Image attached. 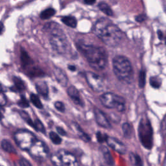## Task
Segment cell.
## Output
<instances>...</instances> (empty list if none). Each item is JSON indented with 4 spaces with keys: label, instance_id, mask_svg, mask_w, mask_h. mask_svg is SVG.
Wrapping results in <instances>:
<instances>
[{
    "label": "cell",
    "instance_id": "obj_41",
    "mask_svg": "<svg viewBox=\"0 0 166 166\" xmlns=\"http://www.w3.org/2000/svg\"><path fill=\"white\" fill-rule=\"evenodd\" d=\"M6 91V88H5V86L2 84L1 82H0V92L4 93Z\"/></svg>",
    "mask_w": 166,
    "mask_h": 166
},
{
    "label": "cell",
    "instance_id": "obj_21",
    "mask_svg": "<svg viewBox=\"0 0 166 166\" xmlns=\"http://www.w3.org/2000/svg\"><path fill=\"white\" fill-rule=\"evenodd\" d=\"M61 20L65 25H66L67 26H68L70 27L75 28L77 27V20L73 16H64L62 18Z\"/></svg>",
    "mask_w": 166,
    "mask_h": 166
},
{
    "label": "cell",
    "instance_id": "obj_25",
    "mask_svg": "<svg viewBox=\"0 0 166 166\" xmlns=\"http://www.w3.org/2000/svg\"><path fill=\"white\" fill-rule=\"evenodd\" d=\"M30 100L33 104L34 106L39 109L43 108V104L40 99L39 97L35 94H31L30 95Z\"/></svg>",
    "mask_w": 166,
    "mask_h": 166
},
{
    "label": "cell",
    "instance_id": "obj_29",
    "mask_svg": "<svg viewBox=\"0 0 166 166\" xmlns=\"http://www.w3.org/2000/svg\"><path fill=\"white\" fill-rule=\"evenodd\" d=\"M34 123H35V129L36 131L42 132L44 134L46 133V128H45L44 124L40 119H36L34 122Z\"/></svg>",
    "mask_w": 166,
    "mask_h": 166
},
{
    "label": "cell",
    "instance_id": "obj_17",
    "mask_svg": "<svg viewBox=\"0 0 166 166\" xmlns=\"http://www.w3.org/2000/svg\"><path fill=\"white\" fill-rule=\"evenodd\" d=\"M13 81H14V86L11 88L12 92H21L25 89V86L24 81L21 79L17 77H13Z\"/></svg>",
    "mask_w": 166,
    "mask_h": 166
},
{
    "label": "cell",
    "instance_id": "obj_1",
    "mask_svg": "<svg viewBox=\"0 0 166 166\" xmlns=\"http://www.w3.org/2000/svg\"><path fill=\"white\" fill-rule=\"evenodd\" d=\"M94 33L109 47H117L123 39L120 29L108 18L98 20L93 27Z\"/></svg>",
    "mask_w": 166,
    "mask_h": 166
},
{
    "label": "cell",
    "instance_id": "obj_47",
    "mask_svg": "<svg viewBox=\"0 0 166 166\" xmlns=\"http://www.w3.org/2000/svg\"><path fill=\"white\" fill-rule=\"evenodd\" d=\"M165 45H166V38H165Z\"/></svg>",
    "mask_w": 166,
    "mask_h": 166
},
{
    "label": "cell",
    "instance_id": "obj_8",
    "mask_svg": "<svg viewBox=\"0 0 166 166\" xmlns=\"http://www.w3.org/2000/svg\"><path fill=\"white\" fill-rule=\"evenodd\" d=\"M14 139L16 145L22 150H28L37 140L33 133L27 130H19L14 133Z\"/></svg>",
    "mask_w": 166,
    "mask_h": 166
},
{
    "label": "cell",
    "instance_id": "obj_43",
    "mask_svg": "<svg viewBox=\"0 0 166 166\" xmlns=\"http://www.w3.org/2000/svg\"><path fill=\"white\" fill-rule=\"evenodd\" d=\"M158 38H159V39H160V40H162L163 37H164V35H163V34H162V33L161 31H158Z\"/></svg>",
    "mask_w": 166,
    "mask_h": 166
},
{
    "label": "cell",
    "instance_id": "obj_9",
    "mask_svg": "<svg viewBox=\"0 0 166 166\" xmlns=\"http://www.w3.org/2000/svg\"><path fill=\"white\" fill-rule=\"evenodd\" d=\"M85 77L88 85L94 92H100L104 90V82L99 75L92 71H87L85 73Z\"/></svg>",
    "mask_w": 166,
    "mask_h": 166
},
{
    "label": "cell",
    "instance_id": "obj_28",
    "mask_svg": "<svg viewBox=\"0 0 166 166\" xmlns=\"http://www.w3.org/2000/svg\"><path fill=\"white\" fill-rule=\"evenodd\" d=\"M49 138L51 141L55 145H60L62 141V138L60 137V136L56 132L53 131L49 132Z\"/></svg>",
    "mask_w": 166,
    "mask_h": 166
},
{
    "label": "cell",
    "instance_id": "obj_14",
    "mask_svg": "<svg viewBox=\"0 0 166 166\" xmlns=\"http://www.w3.org/2000/svg\"><path fill=\"white\" fill-rule=\"evenodd\" d=\"M55 77L59 84L62 86H66L68 83V78H67L65 72L58 67H55L53 70Z\"/></svg>",
    "mask_w": 166,
    "mask_h": 166
},
{
    "label": "cell",
    "instance_id": "obj_45",
    "mask_svg": "<svg viewBox=\"0 0 166 166\" xmlns=\"http://www.w3.org/2000/svg\"><path fill=\"white\" fill-rule=\"evenodd\" d=\"M3 118H4L3 115L2 114L1 112H0V121H2V120L3 119Z\"/></svg>",
    "mask_w": 166,
    "mask_h": 166
},
{
    "label": "cell",
    "instance_id": "obj_38",
    "mask_svg": "<svg viewBox=\"0 0 166 166\" xmlns=\"http://www.w3.org/2000/svg\"><path fill=\"white\" fill-rule=\"evenodd\" d=\"M146 19H147V16H146V15L144 14H141L138 15V16H136V21L138 22H140V23H141V22L144 21Z\"/></svg>",
    "mask_w": 166,
    "mask_h": 166
},
{
    "label": "cell",
    "instance_id": "obj_15",
    "mask_svg": "<svg viewBox=\"0 0 166 166\" xmlns=\"http://www.w3.org/2000/svg\"><path fill=\"white\" fill-rule=\"evenodd\" d=\"M36 89L38 93L45 98H47L49 94V89L47 84L44 81H39L36 84Z\"/></svg>",
    "mask_w": 166,
    "mask_h": 166
},
{
    "label": "cell",
    "instance_id": "obj_16",
    "mask_svg": "<svg viewBox=\"0 0 166 166\" xmlns=\"http://www.w3.org/2000/svg\"><path fill=\"white\" fill-rule=\"evenodd\" d=\"M101 152L103 155V158L105 163L109 166H113L114 165V159L113 158L112 154L110 153L108 149L106 147H101Z\"/></svg>",
    "mask_w": 166,
    "mask_h": 166
},
{
    "label": "cell",
    "instance_id": "obj_32",
    "mask_svg": "<svg viewBox=\"0 0 166 166\" xmlns=\"http://www.w3.org/2000/svg\"><path fill=\"white\" fill-rule=\"evenodd\" d=\"M108 138V136L107 134H104L101 132L99 131L96 133V138L97 140V141L100 143L106 142Z\"/></svg>",
    "mask_w": 166,
    "mask_h": 166
},
{
    "label": "cell",
    "instance_id": "obj_34",
    "mask_svg": "<svg viewBox=\"0 0 166 166\" xmlns=\"http://www.w3.org/2000/svg\"><path fill=\"white\" fill-rule=\"evenodd\" d=\"M161 132L164 138L166 139V116L164 118L161 123Z\"/></svg>",
    "mask_w": 166,
    "mask_h": 166
},
{
    "label": "cell",
    "instance_id": "obj_13",
    "mask_svg": "<svg viewBox=\"0 0 166 166\" xmlns=\"http://www.w3.org/2000/svg\"><path fill=\"white\" fill-rule=\"evenodd\" d=\"M67 94H68V95L75 104L79 105L80 107H84V102H83L82 99H81V95L76 88L73 86H71L67 89Z\"/></svg>",
    "mask_w": 166,
    "mask_h": 166
},
{
    "label": "cell",
    "instance_id": "obj_44",
    "mask_svg": "<svg viewBox=\"0 0 166 166\" xmlns=\"http://www.w3.org/2000/svg\"><path fill=\"white\" fill-rule=\"evenodd\" d=\"M68 68L70 70L72 71H75V70H76V67H75V66H73V65H70L68 66Z\"/></svg>",
    "mask_w": 166,
    "mask_h": 166
},
{
    "label": "cell",
    "instance_id": "obj_11",
    "mask_svg": "<svg viewBox=\"0 0 166 166\" xmlns=\"http://www.w3.org/2000/svg\"><path fill=\"white\" fill-rule=\"evenodd\" d=\"M106 142L111 149L115 150L116 152L118 153L119 154H124L127 153V148L124 145V143L120 141L118 139L114 137L108 136Z\"/></svg>",
    "mask_w": 166,
    "mask_h": 166
},
{
    "label": "cell",
    "instance_id": "obj_35",
    "mask_svg": "<svg viewBox=\"0 0 166 166\" xmlns=\"http://www.w3.org/2000/svg\"><path fill=\"white\" fill-rule=\"evenodd\" d=\"M55 108L60 112H65V106L63 103L60 101H57L55 103Z\"/></svg>",
    "mask_w": 166,
    "mask_h": 166
},
{
    "label": "cell",
    "instance_id": "obj_7",
    "mask_svg": "<svg viewBox=\"0 0 166 166\" xmlns=\"http://www.w3.org/2000/svg\"><path fill=\"white\" fill-rule=\"evenodd\" d=\"M51 161L54 166H80L75 156L65 150H59L52 154Z\"/></svg>",
    "mask_w": 166,
    "mask_h": 166
},
{
    "label": "cell",
    "instance_id": "obj_48",
    "mask_svg": "<svg viewBox=\"0 0 166 166\" xmlns=\"http://www.w3.org/2000/svg\"><path fill=\"white\" fill-rule=\"evenodd\" d=\"M0 166H3V165H0Z\"/></svg>",
    "mask_w": 166,
    "mask_h": 166
},
{
    "label": "cell",
    "instance_id": "obj_46",
    "mask_svg": "<svg viewBox=\"0 0 166 166\" xmlns=\"http://www.w3.org/2000/svg\"><path fill=\"white\" fill-rule=\"evenodd\" d=\"M164 166H166V158H165V159L164 163Z\"/></svg>",
    "mask_w": 166,
    "mask_h": 166
},
{
    "label": "cell",
    "instance_id": "obj_40",
    "mask_svg": "<svg viewBox=\"0 0 166 166\" xmlns=\"http://www.w3.org/2000/svg\"><path fill=\"white\" fill-rule=\"evenodd\" d=\"M95 1L96 0H84L85 3L88 5H93L95 2Z\"/></svg>",
    "mask_w": 166,
    "mask_h": 166
},
{
    "label": "cell",
    "instance_id": "obj_23",
    "mask_svg": "<svg viewBox=\"0 0 166 166\" xmlns=\"http://www.w3.org/2000/svg\"><path fill=\"white\" fill-rule=\"evenodd\" d=\"M98 7H99V9L100 11H101L104 14L107 15V16H113L112 10L110 9V7H109V5L108 4H107L106 3L100 2L99 3V5H98Z\"/></svg>",
    "mask_w": 166,
    "mask_h": 166
},
{
    "label": "cell",
    "instance_id": "obj_12",
    "mask_svg": "<svg viewBox=\"0 0 166 166\" xmlns=\"http://www.w3.org/2000/svg\"><path fill=\"white\" fill-rule=\"evenodd\" d=\"M94 116L95 122L97 125L104 128V129H111V124L109 122V120L107 118V116L105 115L104 113L99 108L94 109Z\"/></svg>",
    "mask_w": 166,
    "mask_h": 166
},
{
    "label": "cell",
    "instance_id": "obj_39",
    "mask_svg": "<svg viewBox=\"0 0 166 166\" xmlns=\"http://www.w3.org/2000/svg\"><path fill=\"white\" fill-rule=\"evenodd\" d=\"M57 131L58 134L63 136H65L67 135V132L65 131V130L63 129V128L60 127H57Z\"/></svg>",
    "mask_w": 166,
    "mask_h": 166
},
{
    "label": "cell",
    "instance_id": "obj_24",
    "mask_svg": "<svg viewBox=\"0 0 166 166\" xmlns=\"http://www.w3.org/2000/svg\"><path fill=\"white\" fill-rule=\"evenodd\" d=\"M20 58H21V62L22 66H23L24 67L28 66L32 63V60L31 59V58L29 57L27 53L24 50H21V51Z\"/></svg>",
    "mask_w": 166,
    "mask_h": 166
},
{
    "label": "cell",
    "instance_id": "obj_5",
    "mask_svg": "<svg viewBox=\"0 0 166 166\" xmlns=\"http://www.w3.org/2000/svg\"><path fill=\"white\" fill-rule=\"evenodd\" d=\"M138 134L142 145L147 149H151L153 146V130L148 118L141 119L138 125Z\"/></svg>",
    "mask_w": 166,
    "mask_h": 166
},
{
    "label": "cell",
    "instance_id": "obj_20",
    "mask_svg": "<svg viewBox=\"0 0 166 166\" xmlns=\"http://www.w3.org/2000/svg\"><path fill=\"white\" fill-rule=\"evenodd\" d=\"M73 126H74V129L76 130V132H77L79 136L85 142H88L90 141V137L89 136L85 133L84 131H82V129H81V128L78 125V124L77 123H74L73 124Z\"/></svg>",
    "mask_w": 166,
    "mask_h": 166
},
{
    "label": "cell",
    "instance_id": "obj_22",
    "mask_svg": "<svg viewBox=\"0 0 166 166\" xmlns=\"http://www.w3.org/2000/svg\"><path fill=\"white\" fill-rule=\"evenodd\" d=\"M129 159L131 164L134 166H143V161L141 157L136 153H131L129 154Z\"/></svg>",
    "mask_w": 166,
    "mask_h": 166
},
{
    "label": "cell",
    "instance_id": "obj_19",
    "mask_svg": "<svg viewBox=\"0 0 166 166\" xmlns=\"http://www.w3.org/2000/svg\"><path fill=\"white\" fill-rule=\"evenodd\" d=\"M2 147L5 151L9 153H16V150L12 145V143L7 140H3L2 141Z\"/></svg>",
    "mask_w": 166,
    "mask_h": 166
},
{
    "label": "cell",
    "instance_id": "obj_36",
    "mask_svg": "<svg viewBox=\"0 0 166 166\" xmlns=\"http://www.w3.org/2000/svg\"><path fill=\"white\" fill-rule=\"evenodd\" d=\"M19 166H33L32 164L29 162L25 158L21 157L18 162Z\"/></svg>",
    "mask_w": 166,
    "mask_h": 166
},
{
    "label": "cell",
    "instance_id": "obj_30",
    "mask_svg": "<svg viewBox=\"0 0 166 166\" xmlns=\"http://www.w3.org/2000/svg\"><path fill=\"white\" fill-rule=\"evenodd\" d=\"M162 84L161 79L157 77H152L150 79V85L154 88H159Z\"/></svg>",
    "mask_w": 166,
    "mask_h": 166
},
{
    "label": "cell",
    "instance_id": "obj_33",
    "mask_svg": "<svg viewBox=\"0 0 166 166\" xmlns=\"http://www.w3.org/2000/svg\"><path fill=\"white\" fill-rule=\"evenodd\" d=\"M18 105L21 108H26L29 107V103L26 98L24 95H22L20 98V99L18 101Z\"/></svg>",
    "mask_w": 166,
    "mask_h": 166
},
{
    "label": "cell",
    "instance_id": "obj_27",
    "mask_svg": "<svg viewBox=\"0 0 166 166\" xmlns=\"http://www.w3.org/2000/svg\"><path fill=\"white\" fill-rule=\"evenodd\" d=\"M19 114L21 116V118L23 119L25 122L31 127H33V129H35V123L34 122H33L32 119L30 118L29 115L28 114V113L26 112L24 110H20L19 111Z\"/></svg>",
    "mask_w": 166,
    "mask_h": 166
},
{
    "label": "cell",
    "instance_id": "obj_10",
    "mask_svg": "<svg viewBox=\"0 0 166 166\" xmlns=\"http://www.w3.org/2000/svg\"><path fill=\"white\" fill-rule=\"evenodd\" d=\"M28 151L35 158H44L49 154V150L46 143L37 140Z\"/></svg>",
    "mask_w": 166,
    "mask_h": 166
},
{
    "label": "cell",
    "instance_id": "obj_4",
    "mask_svg": "<svg viewBox=\"0 0 166 166\" xmlns=\"http://www.w3.org/2000/svg\"><path fill=\"white\" fill-rule=\"evenodd\" d=\"M48 29L51 31L50 42L53 48L60 54L69 53L71 51V46L67 40L66 36L58 25L55 23H49Z\"/></svg>",
    "mask_w": 166,
    "mask_h": 166
},
{
    "label": "cell",
    "instance_id": "obj_3",
    "mask_svg": "<svg viewBox=\"0 0 166 166\" xmlns=\"http://www.w3.org/2000/svg\"><path fill=\"white\" fill-rule=\"evenodd\" d=\"M113 71L121 81L131 83L134 77L133 68L130 60L122 55L116 56L112 61Z\"/></svg>",
    "mask_w": 166,
    "mask_h": 166
},
{
    "label": "cell",
    "instance_id": "obj_18",
    "mask_svg": "<svg viewBox=\"0 0 166 166\" xmlns=\"http://www.w3.org/2000/svg\"><path fill=\"white\" fill-rule=\"evenodd\" d=\"M122 131L124 137L127 139H130L132 136L133 127L129 123H124L122 125Z\"/></svg>",
    "mask_w": 166,
    "mask_h": 166
},
{
    "label": "cell",
    "instance_id": "obj_2",
    "mask_svg": "<svg viewBox=\"0 0 166 166\" xmlns=\"http://www.w3.org/2000/svg\"><path fill=\"white\" fill-rule=\"evenodd\" d=\"M76 46L94 70L100 71L106 67L108 62V55L103 48L82 42H77Z\"/></svg>",
    "mask_w": 166,
    "mask_h": 166
},
{
    "label": "cell",
    "instance_id": "obj_26",
    "mask_svg": "<svg viewBox=\"0 0 166 166\" xmlns=\"http://www.w3.org/2000/svg\"><path fill=\"white\" fill-rule=\"evenodd\" d=\"M55 10L53 8H48L46 10L43 11L40 14V17L41 19L43 20H46V19H49L51 17L53 16L55 14Z\"/></svg>",
    "mask_w": 166,
    "mask_h": 166
},
{
    "label": "cell",
    "instance_id": "obj_6",
    "mask_svg": "<svg viewBox=\"0 0 166 166\" xmlns=\"http://www.w3.org/2000/svg\"><path fill=\"white\" fill-rule=\"evenodd\" d=\"M100 101L104 107L123 112L125 108V100L122 96L111 92H106L100 96Z\"/></svg>",
    "mask_w": 166,
    "mask_h": 166
},
{
    "label": "cell",
    "instance_id": "obj_31",
    "mask_svg": "<svg viewBox=\"0 0 166 166\" xmlns=\"http://www.w3.org/2000/svg\"><path fill=\"white\" fill-rule=\"evenodd\" d=\"M145 77H146V73L144 70H141L139 75V86L142 88L145 86Z\"/></svg>",
    "mask_w": 166,
    "mask_h": 166
},
{
    "label": "cell",
    "instance_id": "obj_37",
    "mask_svg": "<svg viewBox=\"0 0 166 166\" xmlns=\"http://www.w3.org/2000/svg\"><path fill=\"white\" fill-rule=\"evenodd\" d=\"M7 104V97L5 95L0 92V107H3Z\"/></svg>",
    "mask_w": 166,
    "mask_h": 166
},
{
    "label": "cell",
    "instance_id": "obj_42",
    "mask_svg": "<svg viewBox=\"0 0 166 166\" xmlns=\"http://www.w3.org/2000/svg\"><path fill=\"white\" fill-rule=\"evenodd\" d=\"M4 30V25L2 22L0 21V34H2Z\"/></svg>",
    "mask_w": 166,
    "mask_h": 166
}]
</instances>
